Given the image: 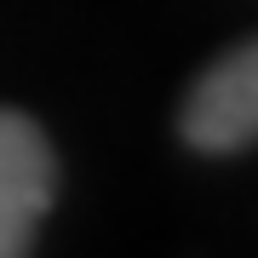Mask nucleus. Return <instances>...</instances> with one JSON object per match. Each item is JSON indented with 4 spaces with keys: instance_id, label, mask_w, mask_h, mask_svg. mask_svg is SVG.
I'll list each match as a JSON object with an SVG mask.
<instances>
[{
    "instance_id": "nucleus-2",
    "label": "nucleus",
    "mask_w": 258,
    "mask_h": 258,
    "mask_svg": "<svg viewBox=\"0 0 258 258\" xmlns=\"http://www.w3.org/2000/svg\"><path fill=\"white\" fill-rule=\"evenodd\" d=\"M184 138L207 155H235L258 144V40H241L184 98Z\"/></svg>"
},
{
    "instance_id": "nucleus-1",
    "label": "nucleus",
    "mask_w": 258,
    "mask_h": 258,
    "mask_svg": "<svg viewBox=\"0 0 258 258\" xmlns=\"http://www.w3.org/2000/svg\"><path fill=\"white\" fill-rule=\"evenodd\" d=\"M57 201V155L46 132L18 109H0V258L35 247L40 218Z\"/></svg>"
}]
</instances>
